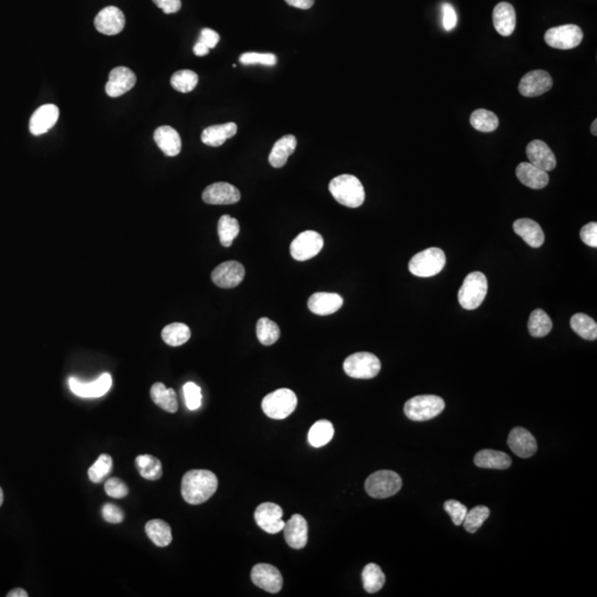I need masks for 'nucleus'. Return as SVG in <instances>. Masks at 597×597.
I'll list each match as a JSON object with an SVG mask.
<instances>
[{"label":"nucleus","instance_id":"obj_1","mask_svg":"<svg viewBox=\"0 0 597 597\" xmlns=\"http://www.w3.org/2000/svg\"><path fill=\"white\" fill-rule=\"evenodd\" d=\"M218 488V479L209 470H190L182 480V496L190 504H202L214 496Z\"/></svg>","mask_w":597,"mask_h":597},{"label":"nucleus","instance_id":"obj_2","mask_svg":"<svg viewBox=\"0 0 597 597\" xmlns=\"http://www.w3.org/2000/svg\"><path fill=\"white\" fill-rule=\"evenodd\" d=\"M329 190L338 203L346 207H360L365 200L363 185L354 175L343 174L335 177L329 185Z\"/></svg>","mask_w":597,"mask_h":597},{"label":"nucleus","instance_id":"obj_3","mask_svg":"<svg viewBox=\"0 0 597 597\" xmlns=\"http://www.w3.org/2000/svg\"><path fill=\"white\" fill-rule=\"evenodd\" d=\"M488 292L486 275L479 271L469 273L460 287L458 300L466 310H475L480 307Z\"/></svg>","mask_w":597,"mask_h":597},{"label":"nucleus","instance_id":"obj_4","mask_svg":"<svg viewBox=\"0 0 597 597\" xmlns=\"http://www.w3.org/2000/svg\"><path fill=\"white\" fill-rule=\"evenodd\" d=\"M445 409V402L436 395H419L410 398L404 412L410 421H426L438 416Z\"/></svg>","mask_w":597,"mask_h":597},{"label":"nucleus","instance_id":"obj_5","mask_svg":"<svg viewBox=\"0 0 597 597\" xmlns=\"http://www.w3.org/2000/svg\"><path fill=\"white\" fill-rule=\"evenodd\" d=\"M298 398L289 388H280L267 395L261 402L263 413L273 419H284L296 410Z\"/></svg>","mask_w":597,"mask_h":597},{"label":"nucleus","instance_id":"obj_6","mask_svg":"<svg viewBox=\"0 0 597 597\" xmlns=\"http://www.w3.org/2000/svg\"><path fill=\"white\" fill-rule=\"evenodd\" d=\"M446 265V256L439 248H428L418 252L409 261L410 273L416 277L429 278L438 275Z\"/></svg>","mask_w":597,"mask_h":597},{"label":"nucleus","instance_id":"obj_7","mask_svg":"<svg viewBox=\"0 0 597 597\" xmlns=\"http://www.w3.org/2000/svg\"><path fill=\"white\" fill-rule=\"evenodd\" d=\"M402 478L392 470H379L365 481V490L372 498H390L402 488Z\"/></svg>","mask_w":597,"mask_h":597},{"label":"nucleus","instance_id":"obj_8","mask_svg":"<svg viewBox=\"0 0 597 597\" xmlns=\"http://www.w3.org/2000/svg\"><path fill=\"white\" fill-rule=\"evenodd\" d=\"M381 367L379 357L369 352L352 354L343 363L346 375L356 379H374L381 372Z\"/></svg>","mask_w":597,"mask_h":597},{"label":"nucleus","instance_id":"obj_9","mask_svg":"<svg viewBox=\"0 0 597 597\" xmlns=\"http://www.w3.org/2000/svg\"><path fill=\"white\" fill-rule=\"evenodd\" d=\"M323 237L315 230L303 231L298 234L290 244V254L296 261H307L322 250Z\"/></svg>","mask_w":597,"mask_h":597},{"label":"nucleus","instance_id":"obj_10","mask_svg":"<svg viewBox=\"0 0 597 597\" xmlns=\"http://www.w3.org/2000/svg\"><path fill=\"white\" fill-rule=\"evenodd\" d=\"M544 40L548 46L554 49H574L581 44L583 32L577 25H563L549 29Z\"/></svg>","mask_w":597,"mask_h":597},{"label":"nucleus","instance_id":"obj_11","mask_svg":"<svg viewBox=\"0 0 597 597\" xmlns=\"http://www.w3.org/2000/svg\"><path fill=\"white\" fill-rule=\"evenodd\" d=\"M282 517V508L273 502L260 504L255 511V520L258 527L270 534H275L282 531L286 525Z\"/></svg>","mask_w":597,"mask_h":597},{"label":"nucleus","instance_id":"obj_12","mask_svg":"<svg viewBox=\"0 0 597 597\" xmlns=\"http://www.w3.org/2000/svg\"><path fill=\"white\" fill-rule=\"evenodd\" d=\"M244 265L238 261H226L216 267L211 273V280L216 286L223 289L236 288L244 280Z\"/></svg>","mask_w":597,"mask_h":597},{"label":"nucleus","instance_id":"obj_13","mask_svg":"<svg viewBox=\"0 0 597 597\" xmlns=\"http://www.w3.org/2000/svg\"><path fill=\"white\" fill-rule=\"evenodd\" d=\"M251 579L256 586L263 589L268 593L280 592L282 589L283 579L275 566L270 564L260 563L252 568Z\"/></svg>","mask_w":597,"mask_h":597},{"label":"nucleus","instance_id":"obj_14","mask_svg":"<svg viewBox=\"0 0 597 597\" xmlns=\"http://www.w3.org/2000/svg\"><path fill=\"white\" fill-rule=\"evenodd\" d=\"M553 86L552 77L546 71L534 70L527 73L520 81V93L527 98H534L550 91Z\"/></svg>","mask_w":597,"mask_h":597},{"label":"nucleus","instance_id":"obj_15","mask_svg":"<svg viewBox=\"0 0 597 597\" xmlns=\"http://www.w3.org/2000/svg\"><path fill=\"white\" fill-rule=\"evenodd\" d=\"M69 386L73 394L79 398H101L109 392L112 386V377L109 373H104L99 379L91 383L80 382L74 377L69 379Z\"/></svg>","mask_w":597,"mask_h":597},{"label":"nucleus","instance_id":"obj_16","mask_svg":"<svg viewBox=\"0 0 597 597\" xmlns=\"http://www.w3.org/2000/svg\"><path fill=\"white\" fill-rule=\"evenodd\" d=\"M203 200L209 205H232L240 200V192L229 183H215L205 188Z\"/></svg>","mask_w":597,"mask_h":597},{"label":"nucleus","instance_id":"obj_17","mask_svg":"<svg viewBox=\"0 0 597 597\" xmlns=\"http://www.w3.org/2000/svg\"><path fill=\"white\" fill-rule=\"evenodd\" d=\"M96 30L107 36H114L124 29L125 17L122 11L114 6H109L102 9L94 20Z\"/></svg>","mask_w":597,"mask_h":597},{"label":"nucleus","instance_id":"obj_18","mask_svg":"<svg viewBox=\"0 0 597 597\" xmlns=\"http://www.w3.org/2000/svg\"><path fill=\"white\" fill-rule=\"evenodd\" d=\"M282 531L290 548L300 550L307 546L309 527L307 520L304 519L301 514H294L291 519L286 522Z\"/></svg>","mask_w":597,"mask_h":597},{"label":"nucleus","instance_id":"obj_19","mask_svg":"<svg viewBox=\"0 0 597 597\" xmlns=\"http://www.w3.org/2000/svg\"><path fill=\"white\" fill-rule=\"evenodd\" d=\"M59 109L55 104H44L38 107L32 114L29 123V130L34 136H39L47 133L50 129L55 126L59 119Z\"/></svg>","mask_w":597,"mask_h":597},{"label":"nucleus","instance_id":"obj_20","mask_svg":"<svg viewBox=\"0 0 597 597\" xmlns=\"http://www.w3.org/2000/svg\"><path fill=\"white\" fill-rule=\"evenodd\" d=\"M136 84V77L132 70L126 67H117L110 72L105 91L111 98H117L130 91Z\"/></svg>","mask_w":597,"mask_h":597},{"label":"nucleus","instance_id":"obj_21","mask_svg":"<svg viewBox=\"0 0 597 597\" xmlns=\"http://www.w3.org/2000/svg\"><path fill=\"white\" fill-rule=\"evenodd\" d=\"M508 445L510 450L520 458L532 457L537 450L534 436L522 427H516L512 429L508 437Z\"/></svg>","mask_w":597,"mask_h":597},{"label":"nucleus","instance_id":"obj_22","mask_svg":"<svg viewBox=\"0 0 597 597\" xmlns=\"http://www.w3.org/2000/svg\"><path fill=\"white\" fill-rule=\"evenodd\" d=\"M527 156L529 163L544 171H553L556 166V159L553 152L548 144L543 140H534L527 146Z\"/></svg>","mask_w":597,"mask_h":597},{"label":"nucleus","instance_id":"obj_23","mask_svg":"<svg viewBox=\"0 0 597 597\" xmlns=\"http://www.w3.org/2000/svg\"><path fill=\"white\" fill-rule=\"evenodd\" d=\"M343 298L338 294L317 292L310 296L308 308L317 315H330L339 311L343 306Z\"/></svg>","mask_w":597,"mask_h":597},{"label":"nucleus","instance_id":"obj_24","mask_svg":"<svg viewBox=\"0 0 597 597\" xmlns=\"http://www.w3.org/2000/svg\"><path fill=\"white\" fill-rule=\"evenodd\" d=\"M492 19H494V29H496V32H498V34L504 37H509L513 34L516 22H517V16H516V11H514L513 6L511 4H498L494 7Z\"/></svg>","mask_w":597,"mask_h":597},{"label":"nucleus","instance_id":"obj_25","mask_svg":"<svg viewBox=\"0 0 597 597\" xmlns=\"http://www.w3.org/2000/svg\"><path fill=\"white\" fill-rule=\"evenodd\" d=\"M154 140L166 156H177L182 150V140L178 132L171 126H159L154 132Z\"/></svg>","mask_w":597,"mask_h":597},{"label":"nucleus","instance_id":"obj_26","mask_svg":"<svg viewBox=\"0 0 597 597\" xmlns=\"http://www.w3.org/2000/svg\"><path fill=\"white\" fill-rule=\"evenodd\" d=\"M517 177L522 184L532 190H542L550 182L548 171L537 169L531 163H521L517 167Z\"/></svg>","mask_w":597,"mask_h":597},{"label":"nucleus","instance_id":"obj_27","mask_svg":"<svg viewBox=\"0 0 597 597\" xmlns=\"http://www.w3.org/2000/svg\"><path fill=\"white\" fill-rule=\"evenodd\" d=\"M513 230L532 248H540L544 242V232L542 228L532 219H518L514 221Z\"/></svg>","mask_w":597,"mask_h":597},{"label":"nucleus","instance_id":"obj_28","mask_svg":"<svg viewBox=\"0 0 597 597\" xmlns=\"http://www.w3.org/2000/svg\"><path fill=\"white\" fill-rule=\"evenodd\" d=\"M238 131L236 123L229 122L226 124L213 125L205 129L202 133V142L211 147H218L223 145L227 140L234 138Z\"/></svg>","mask_w":597,"mask_h":597},{"label":"nucleus","instance_id":"obj_29","mask_svg":"<svg viewBox=\"0 0 597 597\" xmlns=\"http://www.w3.org/2000/svg\"><path fill=\"white\" fill-rule=\"evenodd\" d=\"M509 454L499 450H483L475 456V465L486 469L506 470L511 466Z\"/></svg>","mask_w":597,"mask_h":597},{"label":"nucleus","instance_id":"obj_30","mask_svg":"<svg viewBox=\"0 0 597 597\" xmlns=\"http://www.w3.org/2000/svg\"><path fill=\"white\" fill-rule=\"evenodd\" d=\"M296 138L294 136H286L275 142L269 155V163L275 169L284 166L289 156L292 155L296 148Z\"/></svg>","mask_w":597,"mask_h":597},{"label":"nucleus","instance_id":"obj_31","mask_svg":"<svg viewBox=\"0 0 597 597\" xmlns=\"http://www.w3.org/2000/svg\"><path fill=\"white\" fill-rule=\"evenodd\" d=\"M151 398L156 405L169 413H176L178 409L176 393L173 388H167L163 383H155L152 386Z\"/></svg>","mask_w":597,"mask_h":597},{"label":"nucleus","instance_id":"obj_32","mask_svg":"<svg viewBox=\"0 0 597 597\" xmlns=\"http://www.w3.org/2000/svg\"><path fill=\"white\" fill-rule=\"evenodd\" d=\"M145 532L150 537V540L159 548L169 546L173 540L171 527L163 520L156 519L148 521L145 525Z\"/></svg>","mask_w":597,"mask_h":597},{"label":"nucleus","instance_id":"obj_33","mask_svg":"<svg viewBox=\"0 0 597 597\" xmlns=\"http://www.w3.org/2000/svg\"><path fill=\"white\" fill-rule=\"evenodd\" d=\"M333 436H334V427L332 423L322 419L312 425L308 434V440L312 447L320 448L329 444Z\"/></svg>","mask_w":597,"mask_h":597},{"label":"nucleus","instance_id":"obj_34","mask_svg":"<svg viewBox=\"0 0 597 597\" xmlns=\"http://www.w3.org/2000/svg\"><path fill=\"white\" fill-rule=\"evenodd\" d=\"M138 473L146 480H159L163 475V467L159 459L151 454H140L136 459Z\"/></svg>","mask_w":597,"mask_h":597},{"label":"nucleus","instance_id":"obj_35","mask_svg":"<svg viewBox=\"0 0 597 597\" xmlns=\"http://www.w3.org/2000/svg\"><path fill=\"white\" fill-rule=\"evenodd\" d=\"M192 336L190 327L184 323H171L162 331V339L169 346H181Z\"/></svg>","mask_w":597,"mask_h":597},{"label":"nucleus","instance_id":"obj_36","mask_svg":"<svg viewBox=\"0 0 597 597\" xmlns=\"http://www.w3.org/2000/svg\"><path fill=\"white\" fill-rule=\"evenodd\" d=\"M362 581H363L364 589L369 594H374L382 589L386 579L377 564L369 563L362 572Z\"/></svg>","mask_w":597,"mask_h":597},{"label":"nucleus","instance_id":"obj_37","mask_svg":"<svg viewBox=\"0 0 597 597\" xmlns=\"http://www.w3.org/2000/svg\"><path fill=\"white\" fill-rule=\"evenodd\" d=\"M571 327L582 339L595 341L597 339V324L592 317L584 313H577L571 317Z\"/></svg>","mask_w":597,"mask_h":597},{"label":"nucleus","instance_id":"obj_38","mask_svg":"<svg viewBox=\"0 0 597 597\" xmlns=\"http://www.w3.org/2000/svg\"><path fill=\"white\" fill-rule=\"evenodd\" d=\"M552 320L546 315V311L537 309L530 315L527 329L530 334L534 338H544L552 330Z\"/></svg>","mask_w":597,"mask_h":597},{"label":"nucleus","instance_id":"obj_39","mask_svg":"<svg viewBox=\"0 0 597 597\" xmlns=\"http://www.w3.org/2000/svg\"><path fill=\"white\" fill-rule=\"evenodd\" d=\"M470 124L479 132H494L498 129L499 119L494 113L485 109L475 110L470 117Z\"/></svg>","mask_w":597,"mask_h":597},{"label":"nucleus","instance_id":"obj_40","mask_svg":"<svg viewBox=\"0 0 597 597\" xmlns=\"http://www.w3.org/2000/svg\"><path fill=\"white\" fill-rule=\"evenodd\" d=\"M240 227L238 221L231 216H221L218 221V236L223 247H230L235 238L238 236Z\"/></svg>","mask_w":597,"mask_h":597},{"label":"nucleus","instance_id":"obj_41","mask_svg":"<svg viewBox=\"0 0 597 597\" xmlns=\"http://www.w3.org/2000/svg\"><path fill=\"white\" fill-rule=\"evenodd\" d=\"M257 338L263 346H273L280 338L278 324L268 317H261L257 322Z\"/></svg>","mask_w":597,"mask_h":597},{"label":"nucleus","instance_id":"obj_42","mask_svg":"<svg viewBox=\"0 0 597 597\" xmlns=\"http://www.w3.org/2000/svg\"><path fill=\"white\" fill-rule=\"evenodd\" d=\"M490 516V510L486 506H477L466 514L465 519L462 522L466 531L469 533L477 532L478 530L483 527Z\"/></svg>","mask_w":597,"mask_h":597},{"label":"nucleus","instance_id":"obj_43","mask_svg":"<svg viewBox=\"0 0 597 597\" xmlns=\"http://www.w3.org/2000/svg\"><path fill=\"white\" fill-rule=\"evenodd\" d=\"M112 468H113V459L111 456L107 454H101L94 462L93 466L88 469V479L94 483H103L112 473Z\"/></svg>","mask_w":597,"mask_h":597},{"label":"nucleus","instance_id":"obj_44","mask_svg":"<svg viewBox=\"0 0 597 597\" xmlns=\"http://www.w3.org/2000/svg\"><path fill=\"white\" fill-rule=\"evenodd\" d=\"M197 84L198 76L192 70L177 71L171 79V86L181 93L192 92Z\"/></svg>","mask_w":597,"mask_h":597},{"label":"nucleus","instance_id":"obj_45","mask_svg":"<svg viewBox=\"0 0 597 597\" xmlns=\"http://www.w3.org/2000/svg\"><path fill=\"white\" fill-rule=\"evenodd\" d=\"M239 63L244 65H263L273 67L277 65V57L273 53H258L246 52L239 58Z\"/></svg>","mask_w":597,"mask_h":597},{"label":"nucleus","instance_id":"obj_46","mask_svg":"<svg viewBox=\"0 0 597 597\" xmlns=\"http://www.w3.org/2000/svg\"><path fill=\"white\" fill-rule=\"evenodd\" d=\"M183 392L188 409L196 410L202 406V391L195 383H186L183 387Z\"/></svg>","mask_w":597,"mask_h":597},{"label":"nucleus","instance_id":"obj_47","mask_svg":"<svg viewBox=\"0 0 597 597\" xmlns=\"http://www.w3.org/2000/svg\"><path fill=\"white\" fill-rule=\"evenodd\" d=\"M444 509L447 513L450 514V517L456 525H462L468 512L467 506L457 500H447L444 504Z\"/></svg>","mask_w":597,"mask_h":597},{"label":"nucleus","instance_id":"obj_48","mask_svg":"<svg viewBox=\"0 0 597 597\" xmlns=\"http://www.w3.org/2000/svg\"><path fill=\"white\" fill-rule=\"evenodd\" d=\"M104 489H105L107 496L114 499L125 498L129 494V487L119 478L117 477L107 479Z\"/></svg>","mask_w":597,"mask_h":597},{"label":"nucleus","instance_id":"obj_49","mask_svg":"<svg viewBox=\"0 0 597 597\" xmlns=\"http://www.w3.org/2000/svg\"><path fill=\"white\" fill-rule=\"evenodd\" d=\"M102 517L109 523L117 525L124 520V512L114 504H105L102 508Z\"/></svg>","mask_w":597,"mask_h":597},{"label":"nucleus","instance_id":"obj_50","mask_svg":"<svg viewBox=\"0 0 597 597\" xmlns=\"http://www.w3.org/2000/svg\"><path fill=\"white\" fill-rule=\"evenodd\" d=\"M442 11V27L446 32H450L457 25V13L450 4H444Z\"/></svg>","mask_w":597,"mask_h":597},{"label":"nucleus","instance_id":"obj_51","mask_svg":"<svg viewBox=\"0 0 597 597\" xmlns=\"http://www.w3.org/2000/svg\"><path fill=\"white\" fill-rule=\"evenodd\" d=\"M582 242L589 247H597V223H589L581 229Z\"/></svg>","mask_w":597,"mask_h":597},{"label":"nucleus","instance_id":"obj_52","mask_svg":"<svg viewBox=\"0 0 597 597\" xmlns=\"http://www.w3.org/2000/svg\"><path fill=\"white\" fill-rule=\"evenodd\" d=\"M219 39H221V37H219V34L215 30L205 28L200 32L199 40L198 41L205 44L206 47L209 48V49H213L218 44Z\"/></svg>","mask_w":597,"mask_h":597},{"label":"nucleus","instance_id":"obj_53","mask_svg":"<svg viewBox=\"0 0 597 597\" xmlns=\"http://www.w3.org/2000/svg\"><path fill=\"white\" fill-rule=\"evenodd\" d=\"M153 3L167 15L177 13L182 8L181 0H153Z\"/></svg>","mask_w":597,"mask_h":597},{"label":"nucleus","instance_id":"obj_54","mask_svg":"<svg viewBox=\"0 0 597 597\" xmlns=\"http://www.w3.org/2000/svg\"><path fill=\"white\" fill-rule=\"evenodd\" d=\"M289 6L298 9H310L315 5V0H284Z\"/></svg>","mask_w":597,"mask_h":597},{"label":"nucleus","instance_id":"obj_55","mask_svg":"<svg viewBox=\"0 0 597 597\" xmlns=\"http://www.w3.org/2000/svg\"><path fill=\"white\" fill-rule=\"evenodd\" d=\"M209 48L206 47L205 44H202V42L198 41L197 44L194 46V53L197 57H204V55H207L209 53Z\"/></svg>","mask_w":597,"mask_h":597},{"label":"nucleus","instance_id":"obj_56","mask_svg":"<svg viewBox=\"0 0 597 597\" xmlns=\"http://www.w3.org/2000/svg\"><path fill=\"white\" fill-rule=\"evenodd\" d=\"M8 597H28V593L22 589H15L7 594Z\"/></svg>","mask_w":597,"mask_h":597},{"label":"nucleus","instance_id":"obj_57","mask_svg":"<svg viewBox=\"0 0 597 597\" xmlns=\"http://www.w3.org/2000/svg\"><path fill=\"white\" fill-rule=\"evenodd\" d=\"M597 119H594L593 121L592 126H591V132H592L593 136H597Z\"/></svg>","mask_w":597,"mask_h":597},{"label":"nucleus","instance_id":"obj_58","mask_svg":"<svg viewBox=\"0 0 597 597\" xmlns=\"http://www.w3.org/2000/svg\"><path fill=\"white\" fill-rule=\"evenodd\" d=\"M4 504V492L3 489L0 487V506Z\"/></svg>","mask_w":597,"mask_h":597}]
</instances>
